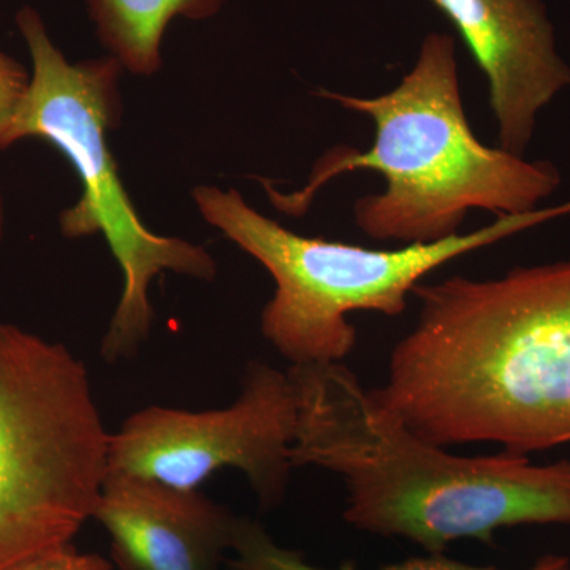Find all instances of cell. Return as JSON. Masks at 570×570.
I'll return each instance as SVG.
<instances>
[{
  "label": "cell",
  "mask_w": 570,
  "mask_h": 570,
  "mask_svg": "<svg viewBox=\"0 0 570 570\" xmlns=\"http://www.w3.org/2000/svg\"><path fill=\"white\" fill-rule=\"evenodd\" d=\"M379 403L428 442L530 455L570 444V262L422 284Z\"/></svg>",
  "instance_id": "obj_1"
},
{
  "label": "cell",
  "mask_w": 570,
  "mask_h": 570,
  "mask_svg": "<svg viewBox=\"0 0 570 570\" xmlns=\"http://www.w3.org/2000/svg\"><path fill=\"white\" fill-rule=\"evenodd\" d=\"M287 373L298 407L292 464L343 479L356 530L444 554L456 540L493 546L502 528L570 527V460L455 455L412 433L343 362Z\"/></svg>",
  "instance_id": "obj_2"
},
{
  "label": "cell",
  "mask_w": 570,
  "mask_h": 570,
  "mask_svg": "<svg viewBox=\"0 0 570 570\" xmlns=\"http://www.w3.org/2000/svg\"><path fill=\"white\" fill-rule=\"evenodd\" d=\"M317 94L371 118L374 141L366 151L326 153L306 186L294 194L277 193L264 181L272 204L288 216L306 213L318 190L337 176L376 171L387 186L382 194L355 202V224L374 239L425 245L459 235L471 209L498 217L531 213L560 187L554 165L490 148L472 132L461 97L455 40L448 33H428L414 67L387 94Z\"/></svg>",
  "instance_id": "obj_3"
},
{
  "label": "cell",
  "mask_w": 570,
  "mask_h": 570,
  "mask_svg": "<svg viewBox=\"0 0 570 570\" xmlns=\"http://www.w3.org/2000/svg\"><path fill=\"white\" fill-rule=\"evenodd\" d=\"M17 24L32 73L10 146L26 138L50 142L80 178V200L61 214L59 224L67 238L102 235L121 268V296L100 344L105 362L115 365L148 343L156 317L149 298L154 279L170 272L209 283L217 276L216 261L204 246L153 232L127 194L108 145L121 118V63L110 55L70 62L31 7L18 11Z\"/></svg>",
  "instance_id": "obj_4"
},
{
  "label": "cell",
  "mask_w": 570,
  "mask_h": 570,
  "mask_svg": "<svg viewBox=\"0 0 570 570\" xmlns=\"http://www.w3.org/2000/svg\"><path fill=\"white\" fill-rule=\"evenodd\" d=\"M194 204L206 223L255 258L275 281L262 311V335L291 363H340L356 344L347 317L370 311L400 317L423 277L461 255L524 228L570 214V204L498 217L466 235L400 249L370 247L295 234L246 204L235 189L197 186Z\"/></svg>",
  "instance_id": "obj_5"
},
{
  "label": "cell",
  "mask_w": 570,
  "mask_h": 570,
  "mask_svg": "<svg viewBox=\"0 0 570 570\" xmlns=\"http://www.w3.org/2000/svg\"><path fill=\"white\" fill-rule=\"evenodd\" d=\"M110 438L85 363L0 322V570L73 543L102 493Z\"/></svg>",
  "instance_id": "obj_6"
},
{
  "label": "cell",
  "mask_w": 570,
  "mask_h": 570,
  "mask_svg": "<svg viewBox=\"0 0 570 570\" xmlns=\"http://www.w3.org/2000/svg\"><path fill=\"white\" fill-rule=\"evenodd\" d=\"M296 419L287 371L254 360L230 406L200 412L149 406L124 420L110 438L108 474L200 490L217 472L235 469L249 482L261 508L275 509L295 469Z\"/></svg>",
  "instance_id": "obj_7"
},
{
  "label": "cell",
  "mask_w": 570,
  "mask_h": 570,
  "mask_svg": "<svg viewBox=\"0 0 570 570\" xmlns=\"http://www.w3.org/2000/svg\"><path fill=\"white\" fill-rule=\"evenodd\" d=\"M448 18L490 86L505 151L523 156L539 111L570 85L540 0H430Z\"/></svg>",
  "instance_id": "obj_8"
},
{
  "label": "cell",
  "mask_w": 570,
  "mask_h": 570,
  "mask_svg": "<svg viewBox=\"0 0 570 570\" xmlns=\"http://www.w3.org/2000/svg\"><path fill=\"white\" fill-rule=\"evenodd\" d=\"M115 570H223L238 515L200 490L108 474L94 510Z\"/></svg>",
  "instance_id": "obj_9"
},
{
  "label": "cell",
  "mask_w": 570,
  "mask_h": 570,
  "mask_svg": "<svg viewBox=\"0 0 570 570\" xmlns=\"http://www.w3.org/2000/svg\"><path fill=\"white\" fill-rule=\"evenodd\" d=\"M100 43L122 69L151 77L163 67V41L175 18L209 20L228 0H86Z\"/></svg>",
  "instance_id": "obj_10"
},
{
  "label": "cell",
  "mask_w": 570,
  "mask_h": 570,
  "mask_svg": "<svg viewBox=\"0 0 570 570\" xmlns=\"http://www.w3.org/2000/svg\"><path fill=\"white\" fill-rule=\"evenodd\" d=\"M225 568L228 570H360L354 562H346L337 569L317 568L309 564L299 551L285 549L275 542L268 531L258 521L238 517L235 528L234 546L228 554ZM379 570H499L480 568L450 560L445 554H428L411 558L397 564ZM530 570H570V560L561 554H546L539 558Z\"/></svg>",
  "instance_id": "obj_11"
},
{
  "label": "cell",
  "mask_w": 570,
  "mask_h": 570,
  "mask_svg": "<svg viewBox=\"0 0 570 570\" xmlns=\"http://www.w3.org/2000/svg\"><path fill=\"white\" fill-rule=\"evenodd\" d=\"M31 86V73L17 59L0 50V149L10 146L14 119Z\"/></svg>",
  "instance_id": "obj_12"
},
{
  "label": "cell",
  "mask_w": 570,
  "mask_h": 570,
  "mask_svg": "<svg viewBox=\"0 0 570 570\" xmlns=\"http://www.w3.org/2000/svg\"><path fill=\"white\" fill-rule=\"evenodd\" d=\"M9 570H115L110 561L94 553H81L73 543L22 561Z\"/></svg>",
  "instance_id": "obj_13"
},
{
  "label": "cell",
  "mask_w": 570,
  "mask_h": 570,
  "mask_svg": "<svg viewBox=\"0 0 570 570\" xmlns=\"http://www.w3.org/2000/svg\"><path fill=\"white\" fill-rule=\"evenodd\" d=\"M3 224H6V213H3L2 194H0V239H2L3 235Z\"/></svg>",
  "instance_id": "obj_14"
}]
</instances>
